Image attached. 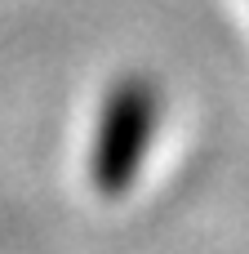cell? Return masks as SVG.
<instances>
[{"label":"cell","mask_w":249,"mask_h":254,"mask_svg":"<svg viewBox=\"0 0 249 254\" xmlns=\"http://www.w3.org/2000/svg\"><path fill=\"white\" fill-rule=\"evenodd\" d=\"M160 125V89L147 76H120L98 112L94 147H89V183L102 196H120L134 188L143 156Z\"/></svg>","instance_id":"cell-1"}]
</instances>
